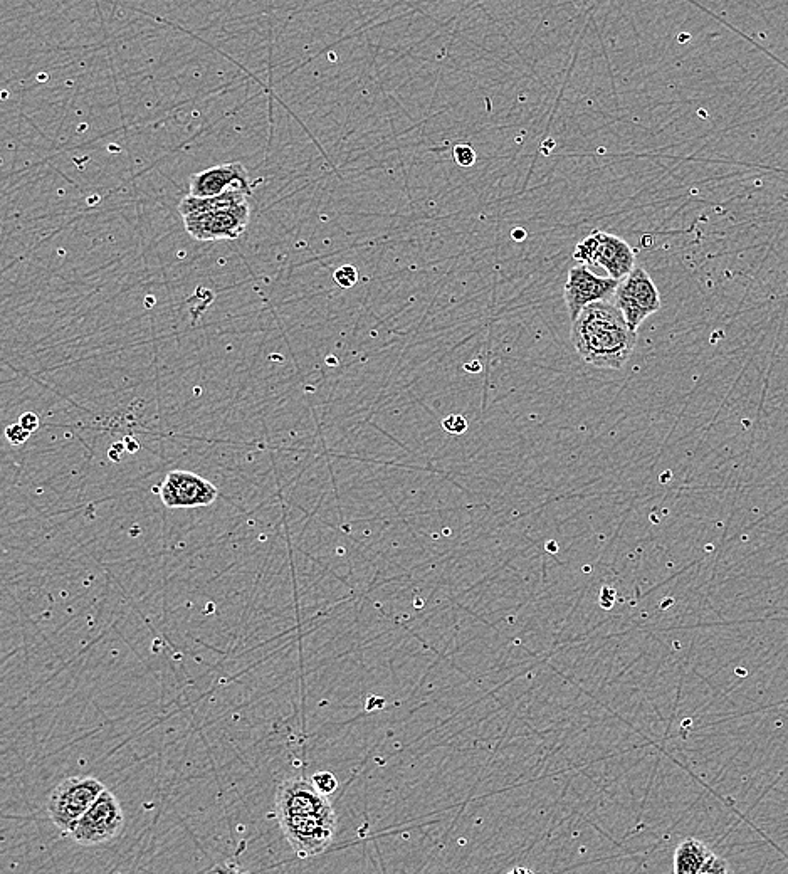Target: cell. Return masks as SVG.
Returning a JSON list of instances; mask_svg holds the SVG:
<instances>
[{"label": "cell", "mask_w": 788, "mask_h": 874, "mask_svg": "<svg viewBox=\"0 0 788 874\" xmlns=\"http://www.w3.org/2000/svg\"><path fill=\"white\" fill-rule=\"evenodd\" d=\"M279 826L301 859L323 853L337 831V814L328 796L303 777L284 780L276 792Z\"/></svg>", "instance_id": "1"}, {"label": "cell", "mask_w": 788, "mask_h": 874, "mask_svg": "<svg viewBox=\"0 0 788 874\" xmlns=\"http://www.w3.org/2000/svg\"><path fill=\"white\" fill-rule=\"evenodd\" d=\"M570 337L585 364L620 370L636 348L637 330L629 325L619 306L602 300L585 306L572 322Z\"/></svg>", "instance_id": "2"}, {"label": "cell", "mask_w": 788, "mask_h": 874, "mask_svg": "<svg viewBox=\"0 0 788 874\" xmlns=\"http://www.w3.org/2000/svg\"><path fill=\"white\" fill-rule=\"evenodd\" d=\"M185 229L202 243L234 241L246 231L251 217L247 194L242 190H227L214 197L187 195L179 204Z\"/></svg>", "instance_id": "3"}, {"label": "cell", "mask_w": 788, "mask_h": 874, "mask_svg": "<svg viewBox=\"0 0 788 874\" xmlns=\"http://www.w3.org/2000/svg\"><path fill=\"white\" fill-rule=\"evenodd\" d=\"M103 790L105 785L95 777H71L63 780L53 790L48 802V814L54 826L64 834H71L76 822L95 804Z\"/></svg>", "instance_id": "4"}, {"label": "cell", "mask_w": 788, "mask_h": 874, "mask_svg": "<svg viewBox=\"0 0 788 874\" xmlns=\"http://www.w3.org/2000/svg\"><path fill=\"white\" fill-rule=\"evenodd\" d=\"M573 259L587 268L605 269L610 278L619 281L636 268V254L631 246L624 239L597 229L577 244Z\"/></svg>", "instance_id": "5"}, {"label": "cell", "mask_w": 788, "mask_h": 874, "mask_svg": "<svg viewBox=\"0 0 788 874\" xmlns=\"http://www.w3.org/2000/svg\"><path fill=\"white\" fill-rule=\"evenodd\" d=\"M120 802L110 790H103L95 804L83 814L71 831V838L81 846H98L115 839L123 827Z\"/></svg>", "instance_id": "6"}, {"label": "cell", "mask_w": 788, "mask_h": 874, "mask_svg": "<svg viewBox=\"0 0 788 874\" xmlns=\"http://www.w3.org/2000/svg\"><path fill=\"white\" fill-rule=\"evenodd\" d=\"M615 305L619 306L632 328H639L647 316L661 310V295L646 269L636 266L615 290Z\"/></svg>", "instance_id": "7"}, {"label": "cell", "mask_w": 788, "mask_h": 874, "mask_svg": "<svg viewBox=\"0 0 788 874\" xmlns=\"http://www.w3.org/2000/svg\"><path fill=\"white\" fill-rule=\"evenodd\" d=\"M217 495L219 491L211 481L182 469L167 474V478L160 486L162 503L172 510L209 506L217 500Z\"/></svg>", "instance_id": "8"}, {"label": "cell", "mask_w": 788, "mask_h": 874, "mask_svg": "<svg viewBox=\"0 0 788 874\" xmlns=\"http://www.w3.org/2000/svg\"><path fill=\"white\" fill-rule=\"evenodd\" d=\"M619 283V280H614L610 276L602 278L599 274L592 273L584 264H578L570 269L567 283L563 288V298L567 303L570 320L573 322L590 303L609 300L610 296L615 295Z\"/></svg>", "instance_id": "9"}, {"label": "cell", "mask_w": 788, "mask_h": 874, "mask_svg": "<svg viewBox=\"0 0 788 874\" xmlns=\"http://www.w3.org/2000/svg\"><path fill=\"white\" fill-rule=\"evenodd\" d=\"M227 190H242L247 195L253 192L246 167L239 162L216 165L190 177L189 194L195 197H214Z\"/></svg>", "instance_id": "10"}, {"label": "cell", "mask_w": 788, "mask_h": 874, "mask_svg": "<svg viewBox=\"0 0 788 874\" xmlns=\"http://www.w3.org/2000/svg\"><path fill=\"white\" fill-rule=\"evenodd\" d=\"M711 851L706 844L698 839H684L674 853V873L676 874H701L704 864L708 863Z\"/></svg>", "instance_id": "11"}, {"label": "cell", "mask_w": 788, "mask_h": 874, "mask_svg": "<svg viewBox=\"0 0 788 874\" xmlns=\"http://www.w3.org/2000/svg\"><path fill=\"white\" fill-rule=\"evenodd\" d=\"M333 280L337 283L340 288H345V290H350L353 286L358 283V271L355 266L352 264H345L342 268H338L333 274Z\"/></svg>", "instance_id": "12"}, {"label": "cell", "mask_w": 788, "mask_h": 874, "mask_svg": "<svg viewBox=\"0 0 788 874\" xmlns=\"http://www.w3.org/2000/svg\"><path fill=\"white\" fill-rule=\"evenodd\" d=\"M442 429H444L447 434H452V436H463V434H466V431H468V421H466V417L464 416L451 414V416L442 419Z\"/></svg>", "instance_id": "13"}, {"label": "cell", "mask_w": 788, "mask_h": 874, "mask_svg": "<svg viewBox=\"0 0 788 874\" xmlns=\"http://www.w3.org/2000/svg\"><path fill=\"white\" fill-rule=\"evenodd\" d=\"M311 782L315 784L316 789L326 794V796H330V794H333L338 789L337 777L330 774V772H316Z\"/></svg>", "instance_id": "14"}, {"label": "cell", "mask_w": 788, "mask_h": 874, "mask_svg": "<svg viewBox=\"0 0 788 874\" xmlns=\"http://www.w3.org/2000/svg\"><path fill=\"white\" fill-rule=\"evenodd\" d=\"M452 155H454L456 164L461 165V167H473L476 157H478L476 150L471 145H456L452 150Z\"/></svg>", "instance_id": "15"}, {"label": "cell", "mask_w": 788, "mask_h": 874, "mask_svg": "<svg viewBox=\"0 0 788 874\" xmlns=\"http://www.w3.org/2000/svg\"><path fill=\"white\" fill-rule=\"evenodd\" d=\"M6 436L11 444L14 446H21V444L26 443L29 436H31V432L24 429L21 424H14V426L7 427Z\"/></svg>", "instance_id": "16"}, {"label": "cell", "mask_w": 788, "mask_h": 874, "mask_svg": "<svg viewBox=\"0 0 788 874\" xmlns=\"http://www.w3.org/2000/svg\"><path fill=\"white\" fill-rule=\"evenodd\" d=\"M730 871V866L726 863L725 859L718 858L716 854H711L710 859H708V863L704 864L703 873H728Z\"/></svg>", "instance_id": "17"}, {"label": "cell", "mask_w": 788, "mask_h": 874, "mask_svg": "<svg viewBox=\"0 0 788 874\" xmlns=\"http://www.w3.org/2000/svg\"><path fill=\"white\" fill-rule=\"evenodd\" d=\"M19 424L32 434V432L37 431V427H39V417H37L34 412H24L21 419H19Z\"/></svg>", "instance_id": "18"}, {"label": "cell", "mask_w": 788, "mask_h": 874, "mask_svg": "<svg viewBox=\"0 0 788 874\" xmlns=\"http://www.w3.org/2000/svg\"><path fill=\"white\" fill-rule=\"evenodd\" d=\"M511 236L515 237V239H518V241H521V239H525L526 232L523 231L521 227H516L515 231H513V234H511Z\"/></svg>", "instance_id": "19"}]
</instances>
